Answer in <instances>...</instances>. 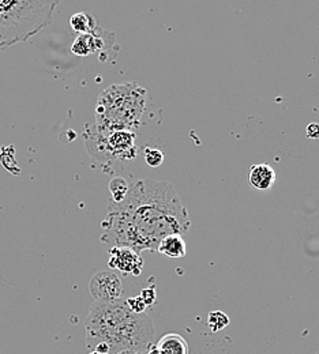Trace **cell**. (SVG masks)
I'll return each instance as SVG.
<instances>
[{
    "label": "cell",
    "mask_w": 319,
    "mask_h": 354,
    "mask_svg": "<svg viewBox=\"0 0 319 354\" xmlns=\"http://www.w3.org/2000/svg\"><path fill=\"white\" fill-rule=\"evenodd\" d=\"M306 133L311 139H319V124L318 123H311L307 126Z\"/></svg>",
    "instance_id": "cell-18"
},
{
    "label": "cell",
    "mask_w": 319,
    "mask_h": 354,
    "mask_svg": "<svg viewBox=\"0 0 319 354\" xmlns=\"http://www.w3.org/2000/svg\"><path fill=\"white\" fill-rule=\"evenodd\" d=\"M146 88L136 82L105 88L98 95L94 130L98 133H136L146 109Z\"/></svg>",
    "instance_id": "cell-3"
},
{
    "label": "cell",
    "mask_w": 319,
    "mask_h": 354,
    "mask_svg": "<svg viewBox=\"0 0 319 354\" xmlns=\"http://www.w3.org/2000/svg\"><path fill=\"white\" fill-rule=\"evenodd\" d=\"M136 138L137 135L131 131L98 133L93 129L86 145L89 154L98 161L131 160L137 156Z\"/></svg>",
    "instance_id": "cell-5"
},
{
    "label": "cell",
    "mask_w": 319,
    "mask_h": 354,
    "mask_svg": "<svg viewBox=\"0 0 319 354\" xmlns=\"http://www.w3.org/2000/svg\"><path fill=\"white\" fill-rule=\"evenodd\" d=\"M157 252L172 259H181L187 255V245L181 234H171L163 239L157 247Z\"/></svg>",
    "instance_id": "cell-9"
},
{
    "label": "cell",
    "mask_w": 319,
    "mask_h": 354,
    "mask_svg": "<svg viewBox=\"0 0 319 354\" xmlns=\"http://www.w3.org/2000/svg\"><path fill=\"white\" fill-rule=\"evenodd\" d=\"M105 46L107 45H105V41L101 39V36H97L93 32L88 35H80L71 46V52L77 56H88L93 52L104 49Z\"/></svg>",
    "instance_id": "cell-10"
},
{
    "label": "cell",
    "mask_w": 319,
    "mask_h": 354,
    "mask_svg": "<svg viewBox=\"0 0 319 354\" xmlns=\"http://www.w3.org/2000/svg\"><path fill=\"white\" fill-rule=\"evenodd\" d=\"M129 188H130V184L125 178H122V177L112 178L109 183V191H111L109 201H112L115 203H120L126 198Z\"/></svg>",
    "instance_id": "cell-13"
},
{
    "label": "cell",
    "mask_w": 319,
    "mask_h": 354,
    "mask_svg": "<svg viewBox=\"0 0 319 354\" xmlns=\"http://www.w3.org/2000/svg\"><path fill=\"white\" fill-rule=\"evenodd\" d=\"M85 330L88 349L100 354H146L154 339L152 317L146 312H133L123 300L94 301L85 322Z\"/></svg>",
    "instance_id": "cell-2"
},
{
    "label": "cell",
    "mask_w": 319,
    "mask_h": 354,
    "mask_svg": "<svg viewBox=\"0 0 319 354\" xmlns=\"http://www.w3.org/2000/svg\"><path fill=\"white\" fill-rule=\"evenodd\" d=\"M160 354H190L188 344L181 334H167L156 345Z\"/></svg>",
    "instance_id": "cell-11"
},
{
    "label": "cell",
    "mask_w": 319,
    "mask_h": 354,
    "mask_svg": "<svg viewBox=\"0 0 319 354\" xmlns=\"http://www.w3.org/2000/svg\"><path fill=\"white\" fill-rule=\"evenodd\" d=\"M317 354H319V351H318V353H317Z\"/></svg>",
    "instance_id": "cell-21"
},
{
    "label": "cell",
    "mask_w": 319,
    "mask_h": 354,
    "mask_svg": "<svg viewBox=\"0 0 319 354\" xmlns=\"http://www.w3.org/2000/svg\"><path fill=\"white\" fill-rule=\"evenodd\" d=\"M91 295L97 303H115L122 300L123 286L120 278L112 271L94 274L89 283Z\"/></svg>",
    "instance_id": "cell-6"
},
{
    "label": "cell",
    "mask_w": 319,
    "mask_h": 354,
    "mask_svg": "<svg viewBox=\"0 0 319 354\" xmlns=\"http://www.w3.org/2000/svg\"><path fill=\"white\" fill-rule=\"evenodd\" d=\"M140 299L143 300V303L146 304V307L152 306V304L156 301V293H154L153 288H150V289H143L142 293H140Z\"/></svg>",
    "instance_id": "cell-17"
},
{
    "label": "cell",
    "mask_w": 319,
    "mask_h": 354,
    "mask_svg": "<svg viewBox=\"0 0 319 354\" xmlns=\"http://www.w3.org/2000/svg\"><path fill=\"white\" fill-rule=\"evenodd\" d=\"M248 180L251 187L257 188V189H269L273 187L275 183V172L273 168L268 164H258L251 167L250 169V175Z\"/></svg>",
    "instance_id": "cell-8"
},
{
    "label": "cell",
    "mask_w": 319,
    "mask_h": 354,
    "mask_svg": "<svg viewBox=\"0 0 319 354\" xmlns=\"http://www.w3.org/2000/svg\"><path fill=\"white\" fill-rule=\"evenodd\" d=\"M126 304L129 306V308L133 310V312H136V313H143L145 310H146V304L143 303V300L140 299V296L139 297H134V299H129L127 301H126Z\"/></svg>",
    "instance_id": "cell-16"
},
{
    "label": "cell",
    "mask_w": 319,
    "mask_h": 354,
    "mask_svg": "<svg viewBox=\"0 0 319 354\" xmlns=\"http://www.w3.org/2000/svg\"><path fill=\"white\" fill-rule=\"evenodd\" d=\"M143 157H145V162L152 167V168H157L164 162V154L161 150L158 149H153V147H145L143 151Z\"/></svg>",
    "instance_id": "cell-15"
},
{
    "label": "cell",
    "mask_w": 319,
    "mask_h": 354,
    "mask_svg": "<svg viewBox=\"0 0 319 354\" xmlns=\"http://www.w3.org/2000/svg\"><path fill=\"white\" fill-rule=\"evenodd\" d=\"M109 267L125 274L139 275L143 267V261L140 255L131 248L112 247L109 251Z\"/></svg>",
    "instance_id": "cell-7"
},
{
    "label": "cell",
    "mask_w": 319,
    "mask_h": 354,
    "mask_svg": "<svg viewBox=\"0 0 319 354\" xmlns=\"http://www.w3.org/2000/svg\"><path fill=\"white\" fill-rule=\"evenodd\" d=\"M118 354H139V353H137V352H122V353H118Z\"/></svg>",
    "instance_id": "cell-19"
},
{
    "label": "cell",
    "mask_w": 319,
    "mask_h": 354,
    "mask_svg": "<svg viewBox=\"0 0 319 354\" xmlns=\"http://www.w3.org/2000/svg\"><path fill=\"white\" fill-rule=\"evenodd\" d=\"M89 354H100V353H95V352H91Z\"/></svg>",
    "instance_id": "cell-20"
},
{
    "label": "cell",
    "mask_w": 319,
    "mask_h": 354,
    "mask_svg": "<svg viewBox=\"0 0 319 354\" xmlns=\"http://www.w3.org/2000/svg\"><path fill=\"white\" fill-rule=\"evenodd\" d=\"M59 1L0 0V50L29 41L51 24Z\"/></svg>",
    "instance_id": "cell-4"
},
{
    "label": "cell",
    "mask_w": 319,
    "mask_h": 354,
    "mask_svg": "<svg viewBox=\"0 0 319 354\" xmlns=\"http://www.w3.org/2000/svg\"><path fill=\"white\" fill-rule=\"evenodd\" d=\"M70 26L80 35H88L94 32L95 19L86 12H77L70 18Z\"/></svg>",
    "instance_id": "cell-12"
},
{
    "label": "cell",
    "mask_w": 319,
    "mask_h": 354,
    "mask_svg": "<svg viewBox=\"0 0 319 354\" xmlns=\"http://www.w3.org/2000/svg\"><path fill=\"white\" fill-rule=\"evenodd\" d=\"M101 227L104 244L111 248H131L140 254L157 251L167 236H183L190 230L191 221L171 183L145 178L130 184L120 203L109 201Z\"/></svg>",
    "instance_id": "cell-1"
},
{
    "label": "cell",
    "mask_w": 319,
    "mask_h": 354,
    "mask_svg": "<svg viewBox=\"0 0 319 354\" xmlns=\"http://www.w3.org/2000/svg\"><path fill=\"white\" fill-rule=\"evenodd\" d=\"M208 324L213 333H217L220 330H224L228 326L229 317L227 316V313H224L221 310H215V312L209 313Z\"/></svg>",
    "instance_id": "cell-14"
}]
</instances>
